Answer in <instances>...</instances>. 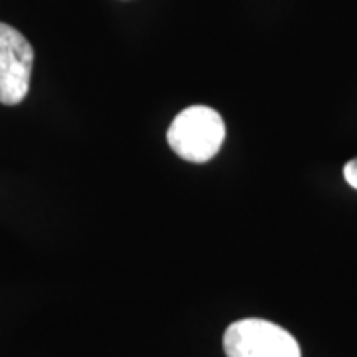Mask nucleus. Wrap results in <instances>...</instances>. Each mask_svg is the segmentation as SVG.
<instances>
[{
  "instance_id": "f03ea898",
  "label": "nucleus",
  "mask_w": 357,
  "mask_h": 357,
  "mask_svg": "<svg viewBox=\"0 0 357 357\" xmlns=\"http://www.w3.org/2000/svg\"><path fill=\"white\" fill-rule=\"evenodd\" d=\"M222 347L227 357H300V345L292 333L260 318L230 324Z\"/></svg>"
},
{
  "instance_id": "f257e3e1",
  "label": "nucleus",
  "mask_w": 357,
  "mask_h": 357,
  "mask_svg": "<svg viewBox=\"0 0 357 357\" xmlns=\"http://www.w3.org/2000/svg\"><path fill=\"white\" fill-rule=\"evenodd\" d=\"M225 121L208 105H191L173 119L167 131V143L189 163H206L225 143Z\"/></svg>"
},
{
  "instance_id": "20e7f679",
  "label": "nucleus",
  "mask_w": 357,
  "mask_h": 357,
  "mask_svg": "<svg viewBox=\"0 0 357 357\" xmlns=\"http://www.w3.org/2000/svg\"><path fill=\"white\" fill-rule=\"evenodd\" d=\"M344 177H345V181L349 183V187L357 189V157H356V159H351V161H347V163H345Z\"/></svg>"
},
{
  "instance_id": "7ed1b4c3",
  "label": "nucleus",
  "mask_w": 357,
  "mask_h": 357,
  "mask_svg": "<svg viewBox=\"0 0 357 357\" xmlns=\"http://www.w3.org/2000/svg\"><path fill=\"white\" fill-rule=\"evenodd\" d=\"M34 48L13 26L0 22V103L18 105L28 96Z\"/></svg>"
}]
</instances>
